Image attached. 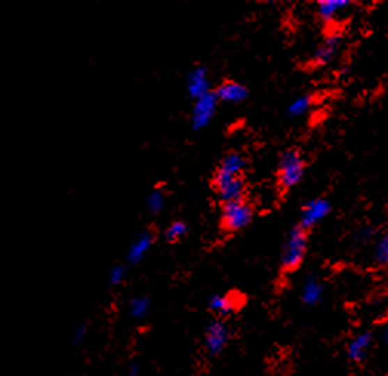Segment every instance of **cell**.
<instances>
[{
	"mask_svg": "<svg viewBox=\"0 0 388 376\" xmlns=\"http://www.w3.org/2000/svg\"><path fill=\"white\" fill-rule=\"evenodd\" d=\"M306 249H309V231L295 226L287 236L281 253V272L284 274L295 273L302 265Z\"/></svg>",
	"mask_w": 388,
	"mask_h": 376,
	"instance_id": "1",
	"label": "cell"
},
{
	"mask_svg": "<svg viewBox=\"0 0 388 376\" xmlns=\"http://www.w3.org/2000/svg\"><path fill=\"white\" fill-rule=\"evenodd\" d=\"M305 175V159L297 148H287L277 164V184L282 190L288 191L301 184Z\"/></svg>",
	"mask_w": 388,
	"mask_h": 376,
	"instance_id": "2",
	"label": "cell"
},
{
	"mask_svg": "<svg viewBox=\"0 0 388 376\" xmlns=\"http://www.w3.org/2000/svg\"><path fill=\"white\" fill-rule=\"evenodd\" d=\"M254 218V207L247 199L221 204V228L225 233H238L250 226Z\"/></svg>",
	"mask_w": 388,
	"mask_h": 376,
	"instance_id": "3",
	"label": "cell"
},
{
	"mask_svg": "<svg viewBox=\"0 0 388 376\" xmlns=\"http://www.w3.org/2000/svg\"><path fill=\"white\" fill-rule=\"evenodd\" d=\"M231 338V330L224 320H213L205 330V350L210 357H217L225 350Z\"/></svg>",
	"mask_w": 388,
	"mask_h": 376,
	"instance_id": "4",
	"label": "cell"
},
{
	"mask_svg": "<svg viewBox=\"0 0 388 376\" xmlns=\"http://www.w3.org/2000/svg\"><path fill=\"white\" fill-rule=\"evenodd\" d=\"M332 212V202L325 198L311 199L304 204L301 212V219H299V227H302L305 231L316 227L319 222L324 221Z\"/></svg>",
	"mask_w": 388,
	"mask_h": 376,
	"instance_id": "5",
	"label": "cell"
},
{
	"mask_svg": "<svg viewBox=\"0 0 388 376\" xmlns=\"http://www.w3.org/2000/svg\"><path fill=\"white\" fill-rule=\"evenodd\" d=\"M217 99L213 91H210L203 96L197 97L194 100L193 110H192V127L193 130H202L210 125L213 120L216 110H217Z\"/></svg>",
	"mask_w": 388,
	"mask_h": 376,
	"instance_id": "6",
	"label": "cell"
},
{
	"mask_svg": "<svg viewBox=\"0 0 388 376\" xmlns=\"http://www.w3.org/2000/svg\"><path fill=\"white\" fill-rule=\"evenodd\" d=\"M244 304V295H240L239 292H230L226 295L211 296L208 301V307L211 312H215L219 318H226L242 308Z\"/></svg>",
	"mask_w": 388,
	"mask_h": 376,
	"instance_id": "7",
	"label": "cell"
},
{
	"mask_svg": "<svg viewBox=\"0 0 388 376\" xmlns=\"http://www.w3.org/2000/svg\"><path fill=\"white\" fill-rule=\"evenodd\" d=\"M342 45V34L341 33H332L325 36L324 42L316 48V52L313 53L311 57V65L314 68H320L325 67V65L330 63L334 56L338 54V52L341 49Z\"/></svg>",
	"mask_w": 388,
	"mask_h": 376,
	"instance_id": "8",
	"label": "cell"
},
{
	"mask_svg": "<svg viewBox=\"0 0 388 376\" xmlns=\"http://www.w3.org/2000/svg\"><path fill=\"white\" fill-rule=\"evenodd\" d=\"M187 93L192 99H197L203 94L210 93V77L208 68L203 65H197L187 76Z\"/></svg>",
	"mask_w": 388,
	"mask_h": 376,
	"instance_id": "9",
	"label": "cell"
},
{
	"mask_svg": "<svg viewBox=\"0 0 388 376\" xmlns=\"http://www.w3.org/2000/svg\"><path fill=\"white\" fill-rule=\"evenodd\" d=\"M155 231L153 230H142L141 233H139L134 241L131 242L130 249L127 251V263L128 264H139L145 258L146 253L153 247V244H155Z\"/></svg>",
	"mask_w": 388,
	"mask_h": 376,
	"instance_id": "10",
	"label": "cell"
},
{
	"mask_svg": "<svg viewBox=\"0 0 388 376\" xmlns=\"http://www.w3.org/2000/svg\"><path fill=\"white\" fill-rule=\"evenodd\" d=\"M213 93L217 102L226 104H240L248 97L247 86L236 81H224Z\"/></svg>",
	"mask_w": 388,
	"mask_h": 376,
	"instance_id": "11",
	"label": "cell"
},
{
	"mask_svg": "<svg viewBox=\"0 0 388 376\" xmlns=\"http://www.w3.org/2000/svg\"><path fill=\"white\" fill-rule=\"evenodd\" d=\"M373 344V335L370 331H362V334L356 335L347 345V353L351 363L362 364L365 359L368 358L370 347Z\"/></svg>",
	"mask_w": 388,
	"mask_h": 376,
	"instance_id": "12",
	"label": "cell"
},
{
	"mask_svg": "<svg viewBox=\"0 0 388 376\" xmlns=\"http://www.w3.org/2000/svg\"><path fill=\"white\" fill-rule=\"evenodd\" d=\"M351 5H353L351 0H319L316 3V11L319 19L324 24H330L342 11L350 8Z\"/></svg>",
	"mask_w": 388,
	"mask_h": 376,
	"instance_id": "13",
	"label": "cell"
},
{
	"mask_svg": "<svg viewBox=\"0 0 388 376\" xmlns=\"http://www.w3.org/2000/svg\"><path fill=\"white\" fill-rule=\"evenodd\" d=\"M245 193H247L245 179L242 176H239L230 180V182L224 185L222 188H219L216 191V196L219 201H221V204H225V202L245 199Z\"/></svg>",
	"mask_w": 388,
	"mask_h": 376,
	"instance_id": "14",
	"label": "cell"
},
{
	"mask_svg": "<svg viewBox=\"0 0 388 376\" xmlns=\"http://www.w3.org/2000/svg\"><path fill=\"white\" fill-rule=\"evenodd\" d=\"M247 167V159L244 155L238 153V151H230L226 153L221 164H219V170L228 173L231 176H242V171Z\"/></svg>",
	"mask_w": 388,
	"mask_h": 376,
	"instance_id": "15",
	"label": "cell"
},
{
	"mask_svg": "<svg viewBox=\"0 0 388 376\" xmlns=\"http://www.w3.org/2000/svg\"><path fill=\"white\" fill-rule=\"evenodd\" d=\"M324 295V284L316 276H309L302 287L301 299L306 306H314L318 304Z\"/></svg>",
	"mask_w": 388,
	"mask_h": 376,
	"instance_id": "16",
	"label": "cell"
},
{
	"mask_svg": "<svg viewBox=\"0 0 388 376\" xmlns=\"http://www.w3.org/2000/svg\"><path fill=\"white\" fill-rule=\"evenodd\" d=\"M165 207V191L164 188L156 187L148 194V199H146V208L151 214H160Z\"/></svg>",
	"mask_w": 388,
	"mask_h": 376,
	"instance_id": "17",
	"label": "cell"
},
{
	"mask_svg": "<svg viewBox=\"0 0 388 376\" xmlns=\"http://www.w3.org/2000/svg\"><path fill=\"white\" fill-rule=\"evenodd\" d=\"M311 105H313L311 94H304V96H299L290 104L288 116H291V118H299V116H304L306 111L310 110Z\"/></svg>",
	"mask_w": 388,
	"mask_h": 376,
	"instance_id": "18",
	"label": "cell"
},
{
	"mask_svg": "<svg viewBox=\"0 0 388 376\" xmlns=\"http://www.w3.org/2000/svg\"><path fill=\"white\" fill-rule=\"evenodd\" d=\"M188 235V226L184 221H174L165 230V240L168 242H179Z\"/></svg>",
	"mask_w": 388,
	"mask_h": 376,
	"instance_id": "19",
	"label": "cell"
},
{
	"mask_svg": "<svg viewBox=\"0 0 388 376\" xmlns=\"http://www.w3.org/2000/svg\"><path fill=\"white\" fill-rule=\"evenodd\" d=\"M375 263L379 267H387L388 263V236L380 235L375 244Z\"/></svg>",
	"mask_w": 388,
	"mask_h": 376,
	"instance_id": "20",
	"label": "cell"
},
{
	"mask_svg": "<svg viewBox=\"0 0 388 376\" xmlns=\"http://www.w3.org/2000/svg\"><path fill=\"white\" fill-rule=\"evenodd\" d=\"M150 307V301L145 296H137V298H133L130 301V312L134 318H142L148 312Z\"/></svg>",
	"mask_w": 388,
	"mask_h": 376,
	"instance_id": "21",
	"label": "cell"
},
{
	"mask_svg": "<svg viewBox=\"0 0 388 376\" xmlns=\"http://www.w3.org/2000/svg\"><path fill=\"white\" fill-rule=\"evenodd\" d=\"M127 276V267L122 264H116L109 269V274H108V281L111 285H119L123 282Z\"/></svg>",
	"mask_w": 388,
	"mask_h": 376,
	"instance_id": "22",
	"label": "cell"
},
{
	"mask_svg": "<svg viewBox=\"0 0 388 376\" xmlns=\"http://www.w3.org/2000/svg\"><path fill=\"white\" fill-rule=\"evenodd\" d=\"M88 334V322L82 321L80 324H77V327L72 331V343L75 344H80L84 341V338Z\"/></svg>",
	"mask_w": 388,
	"mask_h": 376,
	"instance_id": "23",
	"label": "cell"
},
{
	"mask_svg": "<svg viewBox=\"0 0 388 376\" xmlns=\"http://www.w3.org/2000/svg\"><path fill=\"white\" fill-rule=\"evenodd\" d=\"M373 235H375V230H373V228H362V230H357L356 231L355 240L356 241H361V242H365V241L373 240Z\"/></svg>",
	"mask_w": 388,
	"mask_h": 376,
	"instance_id": "24",
	"label": "cell"
},
{
	"mask_svg": "<svg viewBox=\"0 0 388 376\" xmlns=\"http://www.w3.org/2000/svg\"><path fill=\"white\" fill-rule=\"evenodd\" d=\"M137 370H139V367H137V366H133V367H131V370H130L131 376H134V375L137 373Z\"/></svg>",
	"mask_w": 388,
	"mask_h": 376,
	"instance_id": "25",
	"label": "cell"
}]
</instances>
